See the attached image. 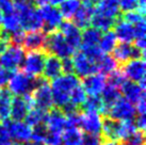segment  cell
<instances>
[{"mask_svg": "<svg viewBox=\"0 0 146 145\" xmlns=\"http://www.w3.org/2000/svg\"><path fill=\"white\" fill-rule=\"evenodd\" d=\"M14 12L19 18L23 31L31 32L43 29L40 11L35 9L34 0H12Z\"/></svg>", "mask_w": 146, "mask_h": 145, "instance_id": "1", "label": "cell"}, {"mask_svg": "<svg viewBox=\"0 0 146 145\" xmlns=\"http://www.w3.org/2000/svg\"><path fill=\"white\" fill-rule=\"evenodd\" d=\"M79 84V78L74 74H64L53 79L50 84L53 106L62 110L65 106L68 105L70 93Z\"/></svg>", "mask_w": 146, "mask_h": 145, "instance_id": "2", "label": "cell"}, {"mask_svg": "<svg viewBox=\"0 0 146 145\" xmlns=\"http://www.w3.org/2000/svg\"><path fill=\"white\" fill-rule=\"evenodd\" d=\"M138 130L133 124V121L119 122L110 117L102 120V133L106 141H118L123 140L128 134Z\"/></svg>", "mask_w": 146, "mask_h": 145, "instance_id": "3", "label": "cell"}, {"mask_svg": "<svg viewBox=\"0 0 146 145\" xmlns=\"http://www.w3.org/2000/svg\"><path fill=\"white\" fill-rule=\"evenodd\" d=\"M41 77L34 78L24 72H14L8 82V91L15 96L30 95L36 88Z\"/></svg>", "mask_w": 146, "mask_h": 145, "instance_id": "4", "label": "cell"}, {"mask_svg": "<svg viewBox=\"0 0 146 145\" xmlns=\"http://www.w3.org/2000/svg\"><path fill=\"white\" fill-rule=\"evenodd\" d=\"M44 50L48 55L56 56L61 60L66 58H72V56L75 53V49L69 46L63 35L60 33V31H53L51 33H48V35L46 37Z\"/></svg>", "mask_w": 146, "mask_h": 145, "instance_id": "5", "label": "cell"}, {"mask_svg": "<svg viewBox=\"0 0 146 145\" xmlns=\"http://www.w3.org/2000/svg\"><path fill=\"white\" fill-rule=\"evenodd\" d=\"M46 57H47V53L45 50L28 51L25 55L24 61L21 64L23 72L34 78L41 77L43 75Z\"/></svg>", "mask_w": 146, "mask_h": 145, "instance_id": "6", "label": "cell"}, {"mask_svg": "<svg viewBox=\"0 0 146 145\" xmlns=\"http://www.w3.org/2000/svg\"><path fill=\"white\" fill-rule=\"evenodd\" d=\"M30 96L32 100V108L41 109L47 112L50 109H52L53 100L50 85L47 83V80H45L44 78H41L38 84L30 94Z\"/></svg>", "mask_w": 146, "mask_h": 145, "instance_id": "7", "label": "cell"}, {"mask_svg": "<svg viewBox=\"0 0 146 145\" xmlns=\"http://www.w3.org/2000/svg\"><path fill=\"white\" fill-rule=\"evenodd\" d=\"M145 71L146 65L144 59H134L123 64V74L126 79L139 83L145 90Z\"/></svg>", "mask_w": 146, "mask_h": 145, "instance_id": "8", "label": "cell"}, {"mask_svg": "<svg viewBox=\"0 0 146 145\" xmlns=\"http://www.w3.org/2000/svg\"><path fill=\"white\" fill-rule=\"evenodd\" d=\"M106 114H108V117L113 118L119 122H129L133 121L137 111L133 104L125 99L124 97H121L111 108L107 111Z\"/></svg>", "mask_w": 146, "mask_h": 145, "instance_id": "9", "label": "cell"}, {"mask_svg": "<svg viewBox=\"0 0 146 145\" xmlns=\"http://www.w3.org/2000/svg\"><path fill=\"white\" fill-rule=\"evenodd\" d=\"M38 11L41 14L45 33H51L53 31H57L58 28H60L61 24L63 23V17L59 8L51 4H45L42 5Z\"/></svg>", "mask_w": 146, "mask_h": 145, "instance_id": "10", "label": "cell"}, {"mask_svg": "<svg viewBox=\"0 0 146 145\" xmlns=\"http://www.w3.org/2000/svg\"><path fill=\"white\" fill-rule=\"evenodd\" d=\"M102 116L100 113L92 111H83L79 114V124L78 127L84 131L86 134L99 136L102 133Z\"/></svg>", "mask_w": 146, "mask_h": 145, "instance_id": "11", "label": "cell"}, {"mask_svg": "<svg viewBox=\"0 0 146 145\" xmlns=\"http://www.w3.org/2000/svg\"><path fill=\"white\" fill-rule=\"evenodd\" d=\"M24 58V49L19 46L12 45L0 55V67L14 72L21 66Z\"/></svg>", "mask_w": 146, "mask_h": 145, "instance_id": "12", "label": "cell"}, {"mask_svg": "<svg viewBox=\"0 0 146 145\" xmlns=\"http://www.w3.org/2000/svg\"><path fill=\"white\" fill-rule=\"evenodd\" d=\"M113 59L117 64H125L134 59H143L144 50L139 49L132 43H119L113 49Z\"/></svg>", "mask_w": 146, "mask_h": 145, "instance_id": "13", "label": "cell"}, {"mask_svg": "<svg viewBox=\"0 0 146 145\" xmlns=\"http://www.w3.org/2000/svg\"><path fill=\"white\" fill-rule=\"evenodd\" d=\"M3 125L5 126L12 140H15L16 142L31 141L32 127H30L26 122L7 120L3 122Z\"/></svg>", "mask_w": 146, "mask_h": 145, "instance_id": "14", "label": "cell"}, {"mask_svg": "<svg viewBox=\"0 0 146 145\" xmlns=\"http://www.w3.org/2000/svg\"><path fill=\"white\" fill-rule=\"evenodd\" d=\"M73 56L74 57L72 58V60H73L74 72L76 74L77 77L85 78V77L98 72L96 63L90 58H88L84 53L80 51V53H74Z\"/></svg>", "mask_w": 146, "mask_h": 145, "instance_id": "15", "label": "cell"}, {"mask_svg": "<svg viewBox=\"0 0 146 145\" xmlns=\"http://www.w3.org/2000/svg\"><path fill=\"white\" fill-rule=\"evenodd\" d=\"M45 126L49 132L61 134L67 127L66 116L60 109H50L47 112V116L45 120Z\"/></svg>", "mask_w": 146, "mask_h": 145, "instance_id": "16", "label": "cell"}, {"mask_svg": "<svg viewBox=\"0 0 146 145\" xmlns=\"http://www.w3.org/2000/svg\"><path fill=\"white\" fill-rule=\"evenodd\" d=\"M32 108V100L30 95L15 96L12 98L10 117L12 121H24L29 110Z\"/></svg>", "mask_w": 146, "mask_h": 145, "instance_id": "17", "label": "cell"}, {"mask_svg": "<svg viewBox=\"0 0 146 145\" xmlns=\"http://www.w3.org/2000/svg\"><path fill=\"white\" fill-rule=\"evenodd\" d=\"M81 85L88 96H99L107 85V77L102 74H94L83 78Z\"/></svg>", "mask_w": 146, "mask_h": 145, "instance_id": "18", "label": "cell"}, {"mask_svg": "<svg viewBox=\"0 0 146 145\" xmlns=\"http://www.w3.org/2000/svg\"><path fill=\"white\" fill-rule=\"evenodd\" d=\"M121 13L118 0H97L94 5V14L109 19L117 20Z\"/></svg>", "mask_w": 146, "mask_h": 145, "instance_id": "19", "label": "cell"}, {"mask_svg": "<svg viewBox=\"0 0 146 145\" xmlns=\"http://www.w3.org/2000/svg\"><path fill=\"white\" fill-rule=\"evenodd\" d=\"M60 33H61L68 45L75 50L78 49L81 45V29H79L76 25L66 20L62 23L60 26Z\"/></svg>", "mask_w": 146, "mask_h": 145, "instance_id": "20", "label": "cell"}, {"mask_svg": "<svg viewBox=\"0 0 146 145\" xmlns=\"http://www.w3.org/2000/svg\"><path fill=\"white\" fill-rule=\"evenodd\" d=\"M94 13V4L90 0H82L80 8L73 17V23L79 29H86L91 25Z\"/></svg>", "mask_w": 146, "mask_h": 145, "instance_id": "21", "label": "cell"}, {"mask_svg": "<svg viewBox=\"0 0 146 145\" xmlns=\"http://www.w3.org/2000/svg\"><path fill=\"white\" fill-rule=\"evenodd\" d=\"M47 34L42 31H31V32L25 33L23 46L28 51H34V50H44L45 43H46Z\"/></svg>", "mask_w": 146, "mask_h": 145, "instance_id": "22", "label": "cell"}, {"mask_svg": "<svg viewBox=\"0 0 146 145\" xmlns=\"http://www.w3.org/2000/svg\"><path fill=\"white\" fill-rule=\"evenodd\" d=\"M63 74V69H62V60L59 59L58 57L48 55L46 57L45 61L44 69H43V77L45 80H51L58 78Z\"/></svg>", "mask_w": 146, "mask_h": 145, "instance_id": "23", "label": "cell"}, {"mask_svg": "<svg viewBox=\"0 0 146 145\" xmlns=\"http://www.w3.org/2000/svg\"><path fill=\"white\" fill-rule=\"evenodd\" d=\"M119 91H121V95H123L125 99L133 105H135L142 97L145 96L144 89H142L139 83L129 80H125V82L121 85Z\"/></svg>", "mask_w": 146, "mask_h": 145, "instance_id": "24", "label": "cell"}, {"mask_svg": "<svg viewBox=\"0 0 146 145\" xmlns=\"http://www.w3.org/2000/svg\"><path fill=\"white\" fill-rule=\"evenodd\" d=\"M114 34L117 41L121 43H133L134 42V29L132 25L118 18L114 24Z\"/></svg>", "mask_w": 146, "mask_h": 145, "instance_id": "25", "label": "cell"}, {"mask_svg": "<svg viewBox=\"0 0 146 145\" xmlns=\"http://www.w3.org/2000/svg\"><path fill=\"white\" fill-rule=\"evenodd\" d=\"M121 97H122L121 96V91H119L118 88H115V86L110 85V84L106 85L105 89L102 90V96H100L102 105H104V112L107 113V111H108Z\"/></svg>", "mask_w": 146, "mask_h": 145, "instance_id": "26", "label": "cell"}, {"mask_svg": "<svg viewBox=\"0 0 146 145\" xmlns=\"http://www.w3.org/2000/svg\"><path fill=\"white\" fill-rule=\"evenodd\" d=\"M83 133L79 127H67L62 133L61 145H82Z\"/></svg>", "mask_w": 146, "mask_h": 145, "instance_id": "27", "label": "cell"}, {"mask_svg": "<svg viewBox=\"0 0 146 145\" xmlns=\"http://www.w3.org/2000/svg\"><path fill=\"white\" fill-rule=\"evenodd\" d=\"M102 36V32L93 27L84 29L81 35V48H89V47H97L99 44V40Z\"/></svg>", "mask_w": 146, "mask_h": 145, "instance_id": "28", "label": "cell"}, {"mask_svg": "<svg viewBox=\"0 0 146 145\" xmlns=\"http://www.w3.org/2000/svg\"><path fill=\"white\" fill-rule=\"evenodd\" d=\"M96 66H97L98 72L107 77L116 69L117 63L112 56L107 55V53H102V57L96 61Z\"/></svg>", "mask_w": 146, "mask_h": 145, "instance_id": "29", "label": "cell"}, {"mask_svg": "<svg viewBox=\"0 0 146 145\" xmlns=\"http://www.w3.org/2000/svg\"><path fill=\"white\" fill-rule=\"evenodd\" d=\"M2 30H4L10 35L15 32H18L21 30V21L19 18L16 15V13L11 12L8 14H3V18H2Z\"/></svg>", "mask_w": 146, "mask_h": 145, "instance_id": "30", "label": "cell"}, {"mask_svg": "<svg viewBox=\"0 0 146 145\" xmlns=\"http://www.w3.org/2000/svg\"><path fill=\"white\" fill-rule=\"evenodd\" d=\"M116 45H117V39H116V36H115V34H114L112 30H109V31L102 33L98 47L102 50V53L109 55L110 53L113 51V49L115 48Z\"/></svg>", "mask_w": 146, "mask_h": 145, "instance_id": "31", "label": "cell"}, {"mask_svg": "<svg viewBox=\"0 0 146 145\" xmlns=\"http://www.w3.org/2000/svg\"><path fill=\"white\" fill-rule=\"evenodd\" d=\"M12 98V94L8 90H4L0 94V121L1 122L10 120Z\"/></svg>", "mask_w": 146, "mask_h": 145, "instance_id": "32", "label": "cell"}, {"mask_svg": "<svg viewBox=\"0 0 146 145\" xmlns=\"http://www.w3.org/2000/svg\"><path fill=\"white\" fill-rule=\"evenodd\" d=\"M82 0H64L60 3V13L63 18L66 19H73L74 15L76 14L78 9L81 5Z\"/></svg>", "mask_w": 146, "mask_h": 145, "instance_id": "33", "label": "cell"}, {"mask_svg": "<svg viewBox=\"0 0 146 145\" xmlns=\"http://www.w3.org/2000/svg\"><path fill=\"white\" fill-rule=\"evenodd\" d=\"M46 116H47V111H44V110L37 108H31L29 110L28 114L24 120V122H26L30 127L33 128L37 125L45 124Z\"/></svg>", "mask_w": 146, "mask_h": 145, "instance_id": "34", "label": "cell"}, {"mask_svg": "<svg viewBox=\"0 0 146 145\" xmlns=\"http://www.w3.org/2000/svg\"><path fill=\"white\" fill-rule=\"evenodd\" d=\"M83 111L104 113V105L100 96H86V99L81 106Z\"/></svg>", "mask_w": 146, "mask_h": 145, "instance_id": "35", "label": "cell"}, {"mask_svg": "<svg viewBox=\"0 0 146 145\" xmlns=\"http://www.w3.org/2000/svg\"><path fill=\"white\" fill-rule=\"evenodd\" d=\"M86 93L84 92V90L82 88L81 84L77 85L75 89L72 91L70 96H69V104L73 105L74 107H76L77 109L81 108V106L83 105V102L86 99Z\"/></svg>", "mask_w": 146, "mask_h": 145, "instance_id": "36", "label": "cell"}, {"mask_svg": "<svg viewBox=\"0 0 146 145\" xmlns=\"http://www.w3.org/2000/svg\"><path fill=\"white\" fill-rule=\"evenodd\" d=\"M122 145H145L144 131L135 130L123 139Z\"/></svg>", "mask_w": 146, "mask_h": 145, "instance_id": "37", "label": "cell"}, {"mask_svg": "<svg viewBox=\"0 0 146 145\" xmlns=\"http://www.w3.org/2000/svg\"><path fill=\"white\" fill-rule=\"evenodd\" d=\"M125 80H127L124 76L122 71H118V69H115L114 72H112L110 75L107 76V84L113 85L115 88H121V85L125 82Z\"/></svg>", "mask_w": 146, "mask_h": 145, "instance_id": "38", "label": "cell"}, {"mask_svg": "<svg viewBox=\"0 0 146 145\" xmlns=\"http://www.w3.org/2000/svg\"><path fill=\"white\" fill-rule=\"evenodd\" d=\"M47 132H48V130L46 128L45 124H41V125L35 126V127L32 128V137H31V140L34 142H38V143L44 145Z\"/></svg>", "mask_w": 146, "mask_h": 145, "instance_id": "39", "label": "cell"}, {"mask_svg": "<svg viewBox=\"0 0 146 145\" xmlns=\"http://www.w3.org/2000/svg\"><path fill=\"white\" fill-rule=\"evenodd\" d=\"M119 9L123 12H130L139 10V0H118Z\"/></svg>", "mask_w": 146, "mask_h": 145, "instance_id": "40", "label": "cell"}, {"mask_svg": "<svg viewBox=\"0 0 146 145\" xmlns=\"http://www.w3.org/2000/svg\"><path fill=\"white\" fill-rule=\"evenodd\" d=\"M10 46H11L10 34L0 28V55L3 53Z\"/></svg>", "mask_w": 146, "mask_h": 145, "instance_id": "41", "label": "cell"}, {"mask_svg": "<svg viewBox=\"0 0 146 145\" xmlns=\"http://www.w3.org/2000/svg\"><path fill=\"white\" fill-rule=\"evenodd\" d=\"M0 145H12V139L3 123H0Z\"/></svg>", "mask_w": 146, "mask_h": 145, "instance_id": "42", "label": "cell"}, {"mask_svg": "<svg viewBox=\"0 0 146 145\" xmlns=\"http://www.w3.org/2000/svg\"><path fill=\"white\" fill-rule=\"evenodd\" d=\"M102 139L100 136H93V134H86L83 138V144L82 145H102Z\"/></svg>", "mask_w": 146, "mask_h": 145, "instance_id": "43", "label": "cell"}, {"mask_svg": "<svg viewBox=\"0 0 146 145\" xmlns=\"http://www.w3.org/2000/svg\"><path fill=\"white\" fill-rule=\"evenodd\" d=\"M133 124L138 130L144 131V129H145V114H137L133 120Z\"/></svg>", "mask_w": 146, "mask_h": 145, "instance_id": "44", "label": "cell"}, {"mask_svg": "<svg viewBox=\"0 0 146 145\" xmlns=\"http://www.w3.org/2000/svg\"><path fill=\"white\" fill-rule=\"evenodd\" d=\"M12 74L13 72H10L8 69H4L2 67H0V86H2L4 84H8Z\"/></svg>", "mask_w": 146, "mask_h": 145, "instance_id": "45", "label": "cell"}, {"mask_svg": "<svg viewBox=\"0 0 146 145\" xmlns=\"http://www.w3.org/2000/svg\"><path fill=\"white\" fill-rule=\"evenodd\" d=\"M62 69H63V72L64 74H73L74 66L72 58H66V59L62 60Z\"/></svg>", "mask_w": 146, "mask_h": 145, "instance_id": "46", "label": "cell"}, {"mask_svg": "<svg viewBox=\"0 0 146 145\" xmlns=\"http://www.w3.org/2000/svg\"><path fill=\"white\" fill-rule=\"evenodd\" d=\"M135 107V111H137V114H145V110H146V102H145V96L142 97L140 100L134 105Z\"/></svg>", "mask_w": 146, "mask_h": 145, "instance_id": "47", "label": "cell"}, {"mask_svg": "<svg viewBox=\"0 0 146 145\" xmlns=\"http://www.w3.org/2000/svg\"><path fill=\"white\" fill-rule=\"evenodd\" d=\"M12 145H43V144L31 140V141H28V142H15V143H12Z\"/></svg>", "mask_w": 146, "mask_h": 145, "instance_id": "48", "label": "cell"}, {"mask_svg": "<svg viewBox=\"0 0 146 145\" xmlns=\"http://www.w3.org/2000/svg\"><path fill=\"white\" fill-rule=\"evenodd\" d=\"M139 11L144 14V12H145V0H139Z\"/></svg>", "mask_w": 146, "mask_h": 145, "instance_id": "49", "label": "cell"}, {"mask_svg": "<svg viewBox=\"0 0 146 145\" xmlns=\"http://www.w3.org/2000/svg\"><path fill=\"white\" fill-rule=\"evenodd\" d=\"M63 1H64V0H49V4L57 7V5H60V3L63 2Z\"/></svg>", "mask_w": 146, "mask_h": 145, "instance_id": "50", "label": "cell"}, {"mask_svg": "<svg viewBox=\"0 0 146 145\" xmlns=\"http://www.w3.org/2000/svg\"><path fill=\"white\" fill-rule=\"evenodd\" d=\"M102 145H122V144L118 143L117 141H105L102 142Z\"/></svg>", "mask_w": 146, "mask_h": 145, "instance_id": "51", "label": "cell"}, {"mask_svg": "<svg viewBox=\"0 0 146 145\" xmlns=\"http://www.w3.org/2000/svg\"><path fill=\"white\" fill-rule=\"evenodd\" d=\"M34 2L40 5H45V4H49V0H34Z\"/></svg>", "mask_w": 146, "mask_h": 145, "instance_id": "52", "label": "cell"}, {"mask_svg": "<svg viewBox=\"0 0 146 145\" xmlns=\"http://www.w3.org/2000/svg\"><path fill=\"white\" fill-rule=\"evenodd\" d=\"M2 18H3V14L0 11V28H1V25H2Z\"/></svg>", "mask_w": 146, "mask_h": 145, "instance_id": "53", "label": "cell"}, {"mask_svg": "<svg viewBox=\"0 0 146 145\" xmlns=\"http://www.w3.org/2000/svg\"><path fill=\"white\" fill-rule=\"evenodd\" d=\"M1 92H2V89H1V86H0V94H1Z\"/></svg>", "mask_w": 146, "mask_h": 145, "instance_id": "54", "label": "cell"}]
</instances>
